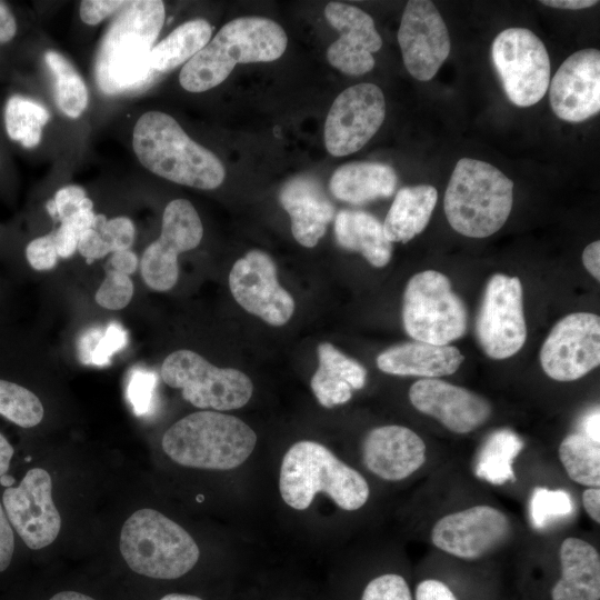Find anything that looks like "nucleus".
I'll use <instances>...</instances> for the list:
<instances>
[{"label": "nucleus", "instance_id": "1", "mask_svg": "<svg viewBox=\"0 0 600 600\" xmlns=\"http://www.w3.org/2000/svg\"><path fill=\"white\" fill-rule=\"evenodd\" d=\"M166 18L160 0L128 1L106 31L94 61L100 90L118 94L149 84L150 54Z\"/></svg>", "mask_w": 600, "mask_h": 600}, {"label": "nucleus", "instance_id": "2", "mask_svg": "<svg viewBox=\"0 0 600 600\" xmlns=\"http://www.w3.org/2000/svg\"><path fill=\"white\" fill-rule=\"evenodd\" d=\"M132 148L146 169L169 181L212 190L224 180L218 157L193 141L168 113H143L133 127Z\"/></svg>", "mask_w": 600, "mask_h": 600}, {"label": "nucleus", "instance_id": "3", "mask_svg": "<svg viewBox=\"0 0 600 600\" xmlns=\"http://www.w3.org/2000/svg\"><path fill=\"white\" fill-rule=\"evenodd\" d=\"M287 43V34L276 21L254 16L236 18L184 63L179 82L189 92H204L222 83L238 63L277 60Z\"/></svg>", "mask_w": 600, "mask_h": 600}, {"label": "nucleus", "instance_id": "4", "mask_svg": "<svg viewBox=\"0 0 600 600\" xmlns=\"http://www.w3.org/2000/svg\"><path fill=\"white\" fill-rule=\"evenodd\" d=\"M279 491L290 508L303 511L317 493L327 494L340 509L356 511L370 496L367 480L320 442L301 440L284 453Z\"/></svg>", "mask_w": 600, "mask_h": 600}, {"label": "nucleus", "instance_id": "5", "mask_svg": "<svg viewBox=\"0 0 600 600\" xmlns=\"http://www.w3.org/2000/svg\"><path fill=\"white\" fill-rule=\"evenodd\" d=\"M257 434L243 420L220 411L201 410L174 422L162 436L163 452L176 463L227 471L253 452Z\"/></svg>", "mask_w": 600, "mask_h": 600}, {"label": "nucleus", "instance_id": "6", "mask_svg": "<svg viewBox=\"0 0 600 600\" xmlns=\"http://www.w3.org/2000/svg\"><path fill=\"white\" fill-rule=\"evenodd\" d=\"M119 548L133 573L156 581L179 580L200 559V549L189 532L149 508L137 510L126 520Z\"/></svg>", "mask_w": 600, "mask_h": 600}, {"label": "nucleus", "instance_id": "7", "mask_svg": "<svg viewBox=\"0 0 600 600\" xmlns=\"http://www.w3.org/2000/svg\"><path fill=\"white\" fill-rule=\"evenodd\" d=\"M513 203V182L494 166L460 159L443 199L451 228L462 236L486 238L507 221Z\"/></svg>", "mask_w": 600, "mask_h": 600}, {"label": "nucleus", "instance_id": "8", "mask_svg": "<svg viewBox=\"0 0 600 600\" xmlns=\"http://www.w3.org/2000/svg\"><path fill=\"white\" fill-rule=\"evenodd\" d=\"M402 321L406 332L416 341L446 346L466 333L468 312L448 277L426 270L407 283Z\"/></svg>", "mask_w": 600, "mask_h": 600}, {"label": "nucleus", "instance_id": "9", "mask_svg": "<svg viewBox=\"0 0 600 600\" xmlns=\"http://www.w3.org/2000/svg\"><path fill=\"white\" fill-rule=\"evenodd\" d=\"M164 383L179 389L182 398L202 410L228 411L246 406L253 392L250 378L232 368H218L199 353L181 349L162 362Z\"/></svg>", "mask_w": 600, "mask_h": 600}, {"label": "nucleus", "instance_id": "10", "mask_svg": "<svg viewBox=\"0 0 600 600\" xmlns=\"http://www.w3.org/2000/svg\"><path fill=\"white\" fill-rule=\"evenodd\" d=\"M0 502L16 537L30 550L51 544L60 532L61 517L49 472L33 467L18 480L9 471L0 478Z\"/></svg>", "mask_w": 600, "mask_h": 600}, {"label": "nucleus", "instance_id": "11", "mask_svg": "<svg viewBox=\"0 0 600 600\" xmlns=\"http://www.w3.org/2000/svg\"><path fill=\"white\" fill-rule=\"evenodd\" d=\"M491 57L513 104L530 107L543 98L550 83V59L542 40L531 30L501 31L492 42Z\"/></svg>", "mask_w": 600, "mask_h": 600}, {"label": "nucleus", "instance_id": "12", "mask_svg": "<svg viewBox=\"0 0 600 600\" xmlns=\"http://www.w3.org/2000/svg\"><path fill=\"white\" fill-rule=\"evenodd\" d=\"M476 334L491 359H507L523 347L527 326L519 278L496 273L489 279L476 320Z\"/></svg>", "mask_w": 600, "mask_h": 600}, {"label": "nucleus", "instance_id": "13", "mask_svg": "<svg viewBox=\"0 0 600 600\" xmlns=\"http://www.w3.org/2000/svg\"><path fill=\"white\" fill-rule=\"evenodd\" d=\"M203 236L200 217L186 199H174L164 208L160 237L142 253L140 271L152 290L168 291L178 281V256L197 248Z\"/></svg>", "mask_w": 600, "mask_h": 600}, {"label": "nucleus", "instance_id": "14", "mask_svg": "<svg viewBox=\"0 0 600 600\" xmlns=\"http://www.w3.org/2000/svg\"><path fill=\"white\" fill-rule=\"evenodd\" d=\"M540 363L556 381H574L600 363V318L588 312L566 316L551 329L540 350Z\"/></svg>", "mask_w": 600, "mask_h": 600}, {"label": "nucleus", "instance_id": "15", "mask_svg": "<svg viewBox=\"0 0 600 600\" xmlns=\"http://www.w3.org/2000/svg\"><path fill=\"white\" fill-rule=\"evenodd\" d=\"M386 116V100L373 83L343 90L333 101L324 123L328 152L343 157L357 152L377 133Z\"/></svg>", "mask_w": 600, "mask_h": 600}, {"label": "nucleus", "instance_id": "16", "mask_svg": "<svg viewBox=\"0 0 600 600\" xmlns=\"http://www.w3.org/2000/svg\"><path fill=\"white\" fill-rule=\"evenodd\" d=\"M229 287L246 311L271 326H283L293 314L294 300L280 286L273 260L261 250H250L234 262Z\"/></svg>", "mask_w": 600, "mask_h": 600}, {"label": "nucleus", "instance_id": "17", "mask_svg": "<svg viewBox=\"0 0 600 600\" xmlns=\"http://www.w3.org/2000/svg\"><path fill=\"white\" fill-rule=\"evenodd\" d=\"M397 37L404 67L419 81L431 80L450 53L447 26L429 0L406 4Z\"/></svg>", "mask_w": 600, "mask_h": 600}, {"label": "nucleus", "instance_id": "18", "mask_svg": "<svg viewBox=\"0 0 600 600\" xmlns=\"http://www.w3.org/2000/svg\"><path fill=\"white\" fill-rule=\"evenodd\" d=\"M511 533L507 516L491 506H474L439 519L432 543L460 559L476 560L503 544Z\"/></svg>", "mask_w": 600, "mask_h": 600}, {"label": "nucleus", "instance_id": "19", "mask_svg": "<svg viewBox=\"0 0 600 600\" xmlns=\"http://www.w3.org/2000/svg\"><path fill=\"white\" fill-rule=\"evenodd\" d=\"M550 106L568 122H582L600 111V51L579 50L568 57L549 83Z\"/></svg>", "mask_w": 600, "mask_h": 600}, {"label": "nucleus", "instance_id": "20", "mask_svg": "<svg viewBox=\"0 0 600 600\" xmlns=\"http://www.w3.org/2000/svg\"><path fill=\"white\" fill-rule=\"evenodd\" d=\"M324 17L340 33L327 50L328 62L349 76L372 70L376 63L372 53L382 46L373 19L360 8L342 2H329Z\"/></svg>", "mask_w": 600, "mask_h": 600}, {"label": "nucleus", "instance_id": "21", "mask_svg": "<svg viewBox=\"0 0 600 600\" xmlns=\"http://www.w3.org/2000/svg\"><path fill=\"white\" fill-rule=\"evenodd\" d=\"M409 399L418 411L456 433L471 432L491 416L487 399L439 379L418 380L409 389Z\"/></svg>", "mask_w": 600, "mask_h": 600}, {"label": "nucleus", "instance_id": "22", "mask_svg": "<svg viewBox=\"0 0 600 600\" xmlns=\"http://www.w3.org/2000/svg\"><path fill=\"white\" fill-rule=\"evenodd\" d=\"M364 467L386 481H400L426 461V444L411 429L389 424L369 431L362 443Z\"/></svg>", "mask_w": 600, "mask_h": 600}, {"label": "nucleus", "instance_id": "23", "mask_svg": "<svg viewBox=\"0 0 600 600\" xmlns=\"http://www.w3.org/2000/svg\"><path fill=\"white\" fill-rule=\"evenodd\" d=\"M279 201L290 216L297 242L313 248L334 216L333 204L322 186L310 176L293 177L282 186Z\"/></svg>", "mask_w": 600, "mask_h": 600}, {"label": "nucleus", "instance_id": "24", "mask_svg": "<svg viewBox=\"0 0 600 600\" xmlns=\"http://www.w3.org/2000/svg\"><path fill=\"white\" fill-rule=\"evenodd\" d=\"M463 359L456 347L413 341L382 351L377 357V366L389 374L436 379L454 373Z\"/></svg>", "mask_w": 600, "mask_h": 600}, {"label": "nucleus", "instance_id": "25", "mask_svg": "<svg viewBox=\"0 0 600 600\" xmlns=\"http://www.w3.org/2000/svg\"><path fill=\"white\" fill-rule=\"evenodd\" d=\"M561 576L551 590L552 600H600V556L589 542L567 538L560 550Z\"/></svg>", "mask_w": 600, "mask_h": 600}, {"label": "nucleus", "instance_id": "26", "mask_svg": "<svg viewBox=\"0 0 600 600\" xmlns=\"http://www.w3.org/2000/svg\"><path fill=\"white\" fill-rule=\"evenodd\" d=\"M318 369L311 378L310 387L322 407L343 404L351 399L352 390L364 387V367L331 343L322 342L318 346Z\"/></svg>", "mask_w": 600, "mask_h": 600}, {"label": "nucleus", "instance_id": "27", "mask_svg": "<svg viewBox=\"0 0 600 600\" xmlns=\"http://www.w3.org/2000/svg\"><path fill=\"white\" fill-rule=\"evenodd\" d=\"M398 182L394 169L380 162H349L333 172L329 189L339 200L361 206L393 194Z\"/></svg>", "mask_w": 600, "mask_h": 600}, {"label": "nucleus", "instance_id": "28", "mask_svg": "<svg viewBox=\"0 0 600 600\" xmlns=\"http://www.w3.org/2000/svg\"><path fill=\"white\" fill-rule=\"evenodd\" d=\"M334 234L341 248L360 252L376 268L387 266L391 259L392 242L386 238L380 221L369 212L339 211L334 218Z\"/></svg>", "mask_w": 600, "mask_h": 600}, {"label": "nucleus", "instance_id": "29", "mask_svg": "<svg viewBox=\"0 0 600 600\" xmlns=\"http://www.w3.org/2000/svg\"><path fill=\"white\" fill-rule=\"evenodd\" d=\"M438 199L437 189L430 184L401 188L382 224L390 242L407 243L421 233L431 218Z\"/></svg>", "mask_w": 600, "mask_h": 600}, {"label": "nucleus", "instance_id": "30", "mask_svg": "<svg viewBox=\"0 0 600 600\" xmlns=\"http://www.w3.org/2000/svg\"><path fill=\"white\" fill-rule=\"evenodd\" d=\"M211 33L212 27L203 19L180 24L152 48L151 69L166 73L187 63L211 40Z\"/></svg>", "mask_w": 600, "mask_h": 600}, {"label": "nucleus", "instance_id": "31", "mask_svg": "<svg viewBox=\"0 0 600 600\" xmlns=\"http://www.w3.org/2000/svg\"><path fill=\"white\" fill-rule=\"evenodd\" d=\"M524 447L514 431L502 428L490 433L481 444L473 463L477 478L494 486L516 480L513 462Z\"/></svg>", "mask_w": 600, "mask_h": 600}, {"label": "nucleus", "instance_id": "32", "mask_svg": "<svg viewBox=\"0 0 600 600\" xmlns=\"http://www.w3.org/2000/svg\"><path fill=\"white\" fill-rule=\"evenodd\" d=\"M50 114L40 102L21 93H11L2 107L6 137L26 150L37 148Z\"/></svg>", "mask_w": 600, "mask_h": 600}, {"label": "nucleus", "instance_id": "33", "mask_svg": "<svg viewBox=\"0 0 600 600\" xmlns=\"http://www.w3.org/2000/svg\"><path fill=\"white\" fill-rule=\"evenodd\" d=\"M559 459L571 480L586 487L599 488L600 442L583 433H571L559 446Z\"/></svg>", "mask_w": 600, "mask_h": 600}, {"label": "nucleus", "instance_id": "34", "mask_svg": "<svg viewBox=\"0 0 600 600\" xmlns=\"http://www.w3.org/2000/svg\"><path fill=\"white\" fill-rule=\"evenodd\" d=\"M44 61L54 77L57 107L69 118L80 117L89 100L83 79L70 61L54 50L46 51Z\"/></svg>", "mask_w": 600, "mask_h": 600}, {"label": "nucleus", "instance_id": "35", "mask_svg": "<svg viewBox=\"0 0 600 600\" xmlns=\"http://www.w3.org/2000/svg\"><path fill=\"white\" fill-rule=\"evenodd\" d=\"M573 508V501L568 491L537 487L529 503L531 524L534 529H544L551 522L570 516Z\"/></svg>", "mask_w": 600, "mask_h": 600}, {"label": "nucleus", "instance_id": "36", "mask_svg": "<svg viewBox=\"0 0 600 600\" xmlns=\"http://www.w3.org/2000/svg\"><path fill=\"white\" fill-rule=\"evenodd\" d=\"M127 342V333L120 324L111 323L103 331L93 330L81 343L82 362L103 366Z\"/></svg>", "mask_w": 600, "mask_h": 600}, {"label": "nucleus", "instance_id": "37", "mask_svg": "<svg viewBox=\"0 0 600 600\" xmlns=\"http://www.w3.org/2000/svg\"><path fill=\"white\" fill-rule=\"evenodd\" d=\"M134 287L130 276L107 269L106 277L98 288L94 300L108 310L126 308L133 296Z\"/></svg>", "mask_w": 600, "mask_h": 600}, {"label": "nucleus", "instance_id": "38", "mask_svg": "<svg viewBox=\"0 0 600 600\" xmlns=\"http://www.w3.org/2000/svg\"><path fill=\"white\" fill-rule=\"evenodd\" d=\"M94 219L96 213L93 210L83 209L60 221L59 228L54 231L59 257L70 258L77 251L81 234L92 228Z\"/></svg>", "mask_w": 600, "mask_h": 600}, {"label": "nucleus", "instance_id": "39", "mask_svg": "<svg viewBox=\"0 0 600 600\" xmlns=\"http://www.w3.org/2000/svg\"><path fill=\"white\" fill-rule=\"evenodd\" d=\"M359 600H413L407 580L399 573L387 572L370 579Z\"/></svg>", "mask_w": 600, "mask_h": 600}, {"label": "nucleus", "instance_id": "40", "mask_svg": "<svg viewBox=\"0 0 600 600\" xmlns=\"http://www.w3.org/2000/svg\"><path fill=\"white\" fill-rule=\"evenodd\" d=\"M92 228L99 231L110 253L128 250L134 241L136 228L128 217L108 220L104 214H96Z\"/></svg>", "mask_w": 600, "mask_h": 600}, {"label": "nucleus", "instance_id": "41", "mask_svg": "<svg viewBox=\"0 0 600 600\" xmlns=\"http://www.w3.org/2000/svg\"><path fill=\"white\" fill-rule=\"evenodd\" d=\"M83 209L93 210V202L87 197L86 190L77 184L60 188L54 198L46 203L47 212L52 219L59 221Z\"/></svg>", "mask_w": 600, "mask_h": 600}, {"label": "nucleus", "instance_id": "42", "mask_svg": "<svg viewBox=\"0 0 600 600\" xmlns=\"http://www.w3.org/2000/svg\"><path fill=\"white\" fill-rule=\"evenodd\" d=\"M54 232L40 236L28 241L23 248V258L34 271H48L58 262Z\"/></svg>", "mask_w": 600, "mask_h": 600}, {"label": "nucleus", "instance_id": "43", "mask_svg": "<svg viewBox=\"0 0 600 600\" xmlns=\"http://www.w3.org/2000/svg\"><path fill=\"white\" fill-rule=\"evenodd\" d=\"M17 552V537L0 502V577L13 566Z\"/></svg>", "mask_w": 600, "mask_h": 600}, {"label": "nucleus", "instance_id": "44", "mask_svg": "<svg viewBox=\"0 0 600 600\" xmlns=\"http://www.w3.org/2000/svg\"><path fill=\"white\" fill-rule=\"evenodd\" d=\"M128 1L84 0L80 2V18L89 26H96L120 10Z\"/></svg>", "mask_w": 600, "mask_h": 600}, {"label": "nucleus", "instance_id": "45", "mask_svg": "<svg viewBox=\"0 0 600 600\" xmlns=\"http://www.w3.org/2000/svg\"><path fill=\"white\" fill-rule=\"evenodd\" d=\"M153 383L154 377L149 372L137 371L131 377L128 393L137 413L146 411L151 398Z\"/></svg>", "mask_w": 600, "mask_h": 600}, {"label": "nucleus", "instance_id": "46", "mask_svg": "<svg viewBox=\"0 0 600 600\" xmlns=\"http://www.w3.org/2000/svg\"><path fill=\"white\" fill-rule=\"evenodd\" d=\"M77 250L88 263L101 259L110 253V250L101 238L99 231L93 228L86 230L81 234Z\"/></svg>", "mask_w": 600, "mask_h": 600}, {"label": "nucleus", "instance_id": "47", "mask_svg": "<svg viewBox=\"0 0 600 600\" xmlns=\"http://www.w3.org/2000/svg\"><path fill=\"white\" fill-rule=\"evenodd\" d=\"M19 29V21L12 7L0 0V51L16 41Z\"/></svg>", "mask_w": 600, "mask_h": 600}, {"label": "nucleus", "instance_id": "48", "mask_svg": "<svg viewBox=\"0 0 600 600\" xmlns=\"http://www.w3.org/2000/svg\"><path fill=\"white\" fill-rule=\"evenodd\" d=\"M414 600H458L452 590L438 579H426L416 587Z\"/></svg>", "mask_w": 600, "mask_h": 600}, {"label": "nucleus", "instance_id": "49", "mask_svg": "<svg viewBox=\"0 0 600 600\" xmlns=\"http://www.w3.org/2000/svg\"><path fill=\"white\" fill-rule=\"evenodd\" d=\"M139 260L137 254L128 250L117 251L111 253V257L108 260L109 269H112L124 274H132L137 271Z\"/></svg>", "mask_w": 600, "mask_h": 600}, {"label": "nucleus", "instance_id": "50", "mask_svg": "<svg viewBox=\"0 0 600 600\" xmlns=\"http://www.w3.org/2000/svg\"><path fill=\"white\" fill-rule=\"evenodd\" d=\"M582 262L584 268L596 278L600 280V242L599 240L588 244L582 253Z\"/></svg>", "mask_w": 600, "mask_h": 600}, {"label": "nucleus", "instance_id": "51", "mask_svg": "<svg viewBox=\"0 0 600 600\" xmlns=\"http://www.w3.org/2000/svg\"><path fill=\"white\" fill-rule=\"evenodd\" d=\"M582 504L586 512L589 517L596 521L600 522V489L599 488H589L586 489L582 493Z\"/></svg>", "mask_w": 600, "mask_h": 600}, {"label": "nucleus", "instance_id": "52", "mask_svg": "<svg viewBox=\"0 0 600 600\" xmlns=\"http://www.w3.org/2000/svg\"><path fill=\"white\" fill-rule=\"evenodd\" d=\"M14 454V447L8 438L0 432V478L11 469Z\"/></svg>", "mask_w": 600, "mask_h": 600}, {"label": "nucleus", "instance_id": "53", "mask_svg": "<svg viewBox=\"0 0 600 600\" xmlns=\"http://www.w3.org/2000/svg\"><path fill=\"white\" fill-rule=\"evenodd\" d=\"M582 430L583 434L589 437L590 439L600 442V413L599 408L591 410L588 414H586L582 419Z\"/></svg>", "mask_w": 600, "mask_h": 600}, {"label": "nucleus", "instance_id": "54", "mask_svg": "<svg viewBox=\"0 0 600 600\" xmlns=\"http://www.w3.org/2000/svg\"><path fill=\"white\" fill-rule=\"evenodd\" d=\"M540 3L557 8V9H566V10H580L593 7L599 3V1L596 0H541Z\"/></svg>", "mask_w": 600, "mask_h": 600}, {"label": "nucleus", "instance_id": "55", "mask_svg": "<svg viewBox=\"0 0 600 600\" xmlns=\"http://www.w3.org/2000/svg\"><path fill=\"white\" fill-rule=\"evenodd\" d=\"M46 600H98L92 594L87 592L76 590V589H63L52 593Z\"/></svg>", "mask_w": 600, "mask_h": 600}, {"label": "nucleus", "instance_id": "56", "mask_svg": "<svg viewBox=\"0 0 600 600\" xmlns=\"http://www.w3.org/2000/svg\"><path fill=\"white\" fill-rule=\"evenodd\" d=\"M157 600H207L204 597L193 592L171 591L166 592Z\"/></svg>", "mask_w": 600, "mask_h": 600}, {"label": "nucleus", "instance_id": "57", "mask_svg": "<svg viewBox=\"0 0 600 600\" xmlns=\"http://www.w3.org/2000/svg\"><path fill=\"white\" fill-rule=\"evenodd\" d=\"M1 162H2V158H1V153H0V166H1Z\"/></svg>", "mask_w": 600, "mask_h": 600}]
</instances>
